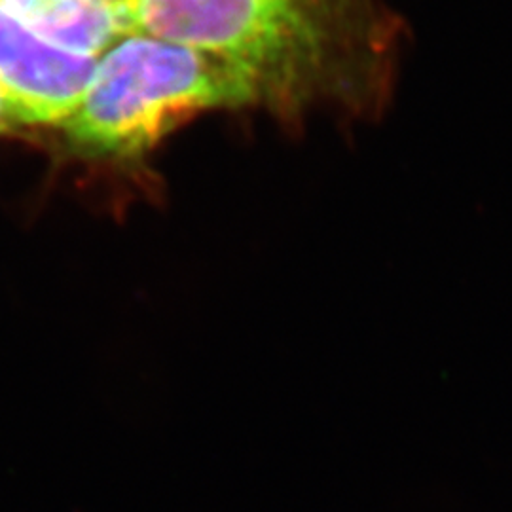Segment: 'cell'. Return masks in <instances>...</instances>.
<instances>
[{"label":"cell","instance_id":"cell-1","mask_svg":"<svg viewBox=\"0 0 512 512\" xmlns=\"http://www.w3.org/2000/svg\"><path fill=\"white\" fill-rule=\"evenodd\" d=\"M255 80L213 55L129 33L97 63L82 105L65 126L80 145L133 152L183 114L249 99Z\"/></svg>","mask_w":512,"mask_h":512},{"label":"cell","instance_id":"cell-2","mask_svg":"<svg viewBox=\"0 0 512 512\" xmlns=\"http://www.w3.org/2000/svg\"><path fill=\"white\" fill-rule=\"evenodd\" d=\"M317 0H137L129 33L213 55L256 78L262 71L308 65L329 54V19Z\"/></svg>","mask_w":512,"mask_h":512},{"label":"cell","instance_id":"cell-3","mask_svg":"<svg viewBox=\"0 0 512 512\" xmlns=\"http://www.w3.org/2000/svg\"><path fill=\"white\" fill-rule=\"evenodd\" d=\"M97 63L95 55L42 37L0 2V95L18 122L65 124L82 105Z\"/></svg>","mask_w":512,"mask_h":512},{"label":"cell","instance_id":"cell-4","mask_svg":"<svg viewBox=\"0 0 512 512\" xmlns=\"http://www.w3.org/2000/svg\"><path fill=\"white\" fill-rule=\"evenodd\" d=\"M14 122H18L16 116H14V112L10 110L8 103H6V101L2 99V95H0V131H4L10 124H14Z\"/></svg>","mask_w":512,"mask_h":512},{"label":"cell","instance_id":"cell-5","mask_svg":"<svg viewBox=\"0 0 512 512\" xmlns=\"http://www.w3.org/2000/svg\"><path fill=\"white\" fill-rule=\"evenodd\" d=\"M99 2H103L105 6H109V8L116 10V12H122L128 18V12L135 6L137 0H99Z\"/></svg>","mask_w":512,"mask_h":512}]
</instances>
